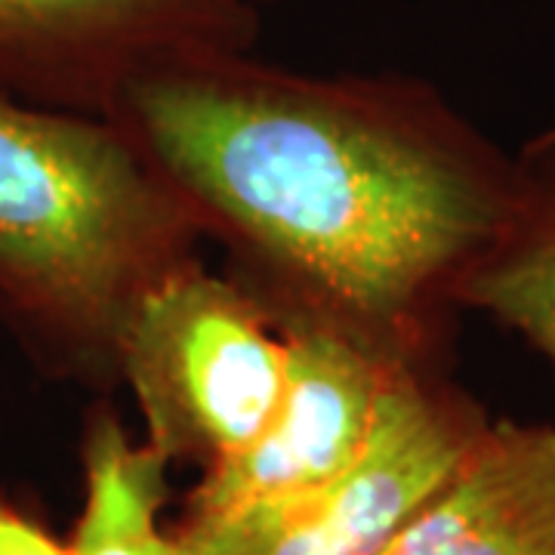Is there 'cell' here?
Returning a JSON list of instances; mask_svg holds the SVG:
<instances>
[{"label": "cell", "mask_w": 555, "mask_h": 555, "mask_svg": "<svg viewBox=\"0 0 555 555\" xmlns=\"http://www.w3.org/2000/svg\"><path fill=\"white\" fill-rule=\"evenodd\" d=\"M278 331L287 343V383L275 416L250 448L201 473L170 528L179 540L269 521L334 485L367 448L392 379L420 367L321 324Z\"/></svg>", "instance_id": "4"}, {"label": "cell", "mask_w": 555, "mask_h": 555, "mask_svg": "<svg viewBox=\"0 0 555 555\" xmlns=\"http://www.w3.org/2000/svg\"><path fill=\"white\" fill-rule=\"evenodd\" d=\"M250 3H257L259 10H262V7H272V3H284V0H250Z\"/></svg>", "instance_id": "11"}, {"label": "cell", "mask_w": 555, "mask_h": 555, "mask_svg": "<svg viewBox=\"0 0 555 555\" xmlns=\"http://www.w3.org/2000/svg\"><path fill=\"white\" fill-rule=\"evenodd\" d=\"M383 555H555V426L491 420Z\"/></svg>", "instance_id": "7"}, {"label": "cell", "mask_w": 555, "mask_h": 555, "mask_svg": "<svg viewBox=\"0 0 555 555\" xmlns=\"http://www.w3.org/2000/svg\"><path fill=\"white\" fill-rule=\"evenodd\" d=\"M201 241L118 124L0 93V312L53 374L120 386L133 309Z\"/></svg>", "instance_id": "2"}, {"label": "cell", "mask_w": 555, "mask_h": 555, "mask_svg": "<svg viewBox=\"0 0 555 555\" xmlns=\"http://www.w3.org/2000/svg\"><path fill=\"white\" fill-rule=\"evenodd\" d=\"M108 120L275 327L448 364L460 284L506 219L516 160L436 83L219 53L137 78Z\"/></svg>", "instance_id": "1"}, {"label": "cell", "mask_w": 555, "mask_h": 555, "mask_svg": "<svg viewBox=\"0 0 555 555\" xmlns=\"http://www.w3.org/2000/svg\"><path fill=\"white\" fill-rule=\"evenodd\" d=\"M145 441L170 466H219L275 416L287 343L235 278L189 262L139 299L118 356Z\"/></svg>", "instance_id": "3"}, {"label": "cell", "mask_w": 555, "mask_h": 555, "mask_svg": "<svg viewBox=\"0 0 555 555\" xmlns=\"http://www.w3.org/2000/svg\"><path fill=\"white\" fill-rule=\"evenodd\" d=\"M0 555H68V543L56 540L20 506L0 500Z\"/></svg>", "instance_id": "10"}, {"label": "cell", "mask_w": 555, "mask_h": 555, "mask_svg": "<svg viewBox=\"0 0 555 555\" xmlns=\"http://www.w3.org/2000/svg\"><path fill=\"white\" fill-rule=\"evenodd\" d=\"M513 160L506 219L460 284L456 306L491 315L555 371V130L528 139Z\"/></svg>", "instance_id": "8"}, {"label": "cell", "mask_w": 555, "mask_h": 555, "mask_svg": "<svg viewBox=\"0 0 555 555\" xmlns=\"http://www.w3.org/2000/svg\"><path fill=\"white\" fill-rule=\"evenodd\" d=\"M83 509L68 555H189L173 531H164L170 463L124 420L100 404L83 426Z\"/></svg>", "instance_id": "9"}, {"label": "cell", "mask_w": 555, "mask_h": 555, "mask_svg": "<svg viewBox=\"0 0 555 555\" xmlns=\"http://www.w3.org/2000/svg\"><path fill=\"white\" fill-rule=\"evenodd\" d=\"M488 423L448 364L404 367L367 448L334 485L250 528L177 540L189 555H383Z\"/></svg>", "instance_id": "5"}, {"label": "cell", "mask_w": 555, "mask_h": 555, "mask_svg": "<svg viewBox=\"0 0 555 555\" xmlns=\"http://www.w3.org/2000/svg\"><path fill=\"white\" fill-rule=\"evenodd\" d=\"M259 35L250 0H0V93L108 118L142 75L254 53Z\"/></svg>", "instance_id": "6"}]
</instances>
